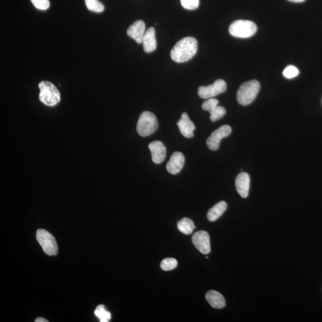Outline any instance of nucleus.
<instances>
[{
    "instance_id": "5",
    "label": "nucleus",
    "mask_w": 322,
    "mask_h": 322,
    "mask_svg": "<svg viewBox=\"0 0 322 322\" xmlns=\"http://www.w3.org/2000/svg\"><path fill=\"white\" fill-rule=\"evenodd\" d=\"M256 23L249 20H238L230 25L229 33L233 37L246 38L252 37L257 32Z\"/></svg>"
},
{
    "instance_id": "3",
    "label": "nucleus",
    "mask_w": 322,
    "mask_h": 322,
    "mask_svg": "<svg viewBox=\"0 0 322 322\" xmlns=\"http://www.w3.org/2000/svg\"><path fill=\"white\" fill-rule=\"evenodd\" d=\"M260 89V84L257 80L243 83L237 92V100L241 105L246 106L253 102Z\"/></svg>"
},
{
    "instance_id": "26",
    "label": "nucleus",
    "mask_w": 322,
    "mask_h": 322,
    "mask_svg": "<svg viewBox=\"0 0 322 322\" xmlns=\"http://www.w3.org/2000/svg\"><path fill=\"white\" fill-rule=\"evenodd\" d=\"M218 104H219V100L216 98H208V100L202 103V109L204 111H209V109H211L213 106L218 105Z\"/></svg>"
},
{
    "instance_id": "23",
    "label": "nucleus",
    "mask_w": 322,
    "mask_h": 322,
    "mask_svg": "<svg viewBox=\"0 0 322 322\" xmlns=\"http://www.w3.org/2000/svg\"><path fill=\"white\" fill-rule=\"evenodd\" d=\"M284 77L287 78L288 79H291L293 78H295L299 74V71L298 69L294 66L290 65L286 67L284 72H283Z\"/></svg>"
},
{
    "instance_id": "13",
    "label": "nucleus",
    "mask_w": 322,
    "mask_h": 322,
    "mask_svg": "<svg viewBox=\"0 0 322 322\" xmlns=\"http://www.w3.org/2000/svg\"><path fill=\"white\" fill-rule=\"evenodd\" d=\"M153 162L157 164L162 163L166 157V147L162 142L154 141L149 145Z\"/></svg>"
},
{
    "instance_id": "8",
    "label": "nucleus",
    "mask_w": 322,
    "mask_h": 322,
    "mask_svg": "<svg viewBox=\"0 0 322 322\" xmlns=\"http://www.w3.org/2000/svg\"><path fill=\"white\" fill-rule=\"evenodd\" d=\"M232 129L228 125H224L213 131L207 140V146L211 150H217L220 147V142L225 137L229 136Z\"/></svg>"
},
{
    "instance_id": "19",
    "label": "nucleus",
    "mask_w": 322,
    "mask_h": 322,
    "mask_svg": "<svg viewBox=\"0 0 322 322\" xmlns=\"http://www.w3.org/2000/svg\"><path fill=\"white\" fill-rule=\"evenodd\" d=\"M210 113V119L212 122L219 120L225 116L226 111L223 106H215L209 110Z\"/></svg>"
},
{
    "instance_id": "9",
    "label": "nucleus",
    "mask_w": 322,
    "mask_h": 322,
    "mask_svg": "<svg viewBox=\"0 0 322 322\" xmlns=\"http://www.w3.org/2000/svg\"><path fill=\"white\" fill-rule=\"evenodd\" d=\"M192 242L200 253L208 254L211 251L209 236L206 231L201 230L194 233L192 236Z\"/></svg>"
},
{
    "instance_id": "4",
    "label": "nucleus",
    "mask_w": 322,
    "mask_h": 322,
    "mask_svg": "<svg viewBox=\"0 0 322 322\" xmlns=\"http://www.w3.org/2000/svg\"><path fill=\"white\" fill-rule=\"evenodd\" d=\"M158 127V119L154 113L145 111L140 114L137 124V131L140 136H149L157 131Z\"/></svg>"
},
{
    "instance_id": "10",
    "label": "nucleus",
    "mask_w": 322,
    "mask_h": 322,
    "mask_svg": "<svg viewBox=\"0 0 322 322\" xmlns=\"http://www.w3.org/2000/svg\"><path fill=\"white\" fill-rule=\"evenodd\" d=\"M146 31L145 23L143 20H139L129 26L127 33L129 37L134 39L137 43L142 44Z\"/></svg>"
},
{
    "instance_id": "14",
    "label": "nucleus",
    "mask_w": 322,
    "mask_h": 322,
    "mask_svg": "<svg viewBox=\"0 0 322 322\" xmlns=\"http://www.w3.org/2000/svg\"><path fill=\"white\" fill-rule=\"evenodd\" d=\"M250 178L247 173H241L236 177L235 186L236 191L242 198H246L248 195Z\"/></svg>"
},
{
    "instance_id": "22",
    "label": "nucleus",
    "mask_w": 322,
    "mask_h": 322,
    "mask_svg": "<svg viewBox=\"0 0 322 322\" xmlns=\"http://www.w3.org/2000/svg\"><path fill=\"white\" fill-rule=\"evenodd\" d=\"M161 269L164 271H171L175 269L177 266V261L173 258H167L163 259L161 263Z\"/></svg>"
},
{
    "instance_id": "20",
    "label": "nucleus",
    "mask_w": 322,
    "mask_h": 322,
    "mask_svg": "<svg viewBox=\"0 0 322 322\" xmlns=\"http://www.w3.org/2000/svg\"><path fill=\"white\" fill-rule=\"evenodd\" d=\"M95 314L101 322H108L111 320V313L105 310V306H98L96 308Z\"/></svg>"
},
{
    "instance_id": "27",
    "label": "nucleus",
    "mask_w": 322,
    "mask_h": 322,
    "mask_svg": "<svg viewBox=\"0 0 322 322\" xmlns=\"http://www.w3.org/2000/svg\"><path fill=\"white\" fill-rule=\"evenodd\" d=\"M36 322H48L46 319L43 318H38L35 319Z\"/></svg>"
},
{
    "instance_id": "18",
    "label": "nucleus",
    "mask_w": 322,
    "mask_h": 322,
    "mask_svg": "<svg viewBox=\"0 0 322 322\" xmlns=\"http://www.w3.org/2000/svg\"><path fill=\"white\" fill-rule=\"evenodd\" d=\"M178 229L180 232L185 235H190L193 232L194 226V223L189 218H183L177 223Z\"/></svg>"
},
{
    "instance_id": "6",
    "label": "nucleus",
    "mask_w": 322,
    "mask_h": 322,
    "mask_svg": "<svg viewBox=\"0 0 322 322\" xmlns=\"http://www.w3.org/2000/svg\"><path fill=\"white\" fill-rule=\"evenodd\" d=\"M36 237L44 253L49 256L57 255L58 253V243L55 238L50 233L44 229H38Z\"/></svg>"
},
{
    "instance_id": "24",
    "label": "nucleus",
    "mask_w": 322,
    "mask_h": 322,
    "mask_svg": "<svg viewBox=\"0 0 322 322\" xmlns=\"http://www.w3.org/2000/svg\"><path fill=\"white\" fill-rule=\"evenodd\" d=\"M182 6L187 10H195L199 5V0H180Z\"/></svg>"
},
{
    "instance_id": "1",
    "label": "nucleus",
    "mask_w": 322,
    "mask_h": 322,
    "mask_svg": "<svg viewBox=\"0 0 322 322\" xmlns=\"http://www.w3.org/2000/svg\"><path fill=\"white\" fill-rule=\"evenodd\" d=\"M198 46L196 38L192 37L183 38L174 46L171 51V58L177 63L188 61L195 55Z\"/></svg>"
},
{
    "instance_id": "7",
    "label": "nucleus",
    "mask_w": 322,
    "mask_h": 322,
    "mask_svg": "<svg viewBox=\"0 0 322 322\" xmlns=\"http://www.w3.org/2000/svg\"><path fill=\"white\" fill-rule=\"evenodd\" d=\"M227 89L226 83L223 80H215L214 84L209 86H201L198 88L200 97L208 99L224 93Z\"/></svg>"
},
{
    "instance_id": "21",
    "label": "nucleus",
    "mask_w": 322,
    "mask_h": 322,
    "mask_svg": "<svg viewBox=\"0 0 322 322\" xmlns=\"http://www.w3.org/2000/svg\"><path fill=\"white\" fill-rule=\"evenodd\" d=\"M85 5L90 11L100 13L105 9L103 4L98 0H85Z\"/></svg>"
},
{
    "instance_id": "15",
    "label": "nucleus",
    "mask_w": 322,
    "mask_h": 322,
    "mask_svg": "<svg viewBox=\"0 0 322 322\" xmlns=\"http://www.w3.org/2000/svg\"><path fill=\"white\" fill-rule=\"evenodd\" d=\"M144 50L146 53H149L157 48V40L155 37V30L154 27L149 28L145 32L143 40Z\"/></svg>"
},
{
    "instance_id": "11",
    "label": "nucleus",
    "mask_w": 322,
    "mask_h": 322,
    "mask_svg": "<svg viewBox=\"0 0 322 322\" xmlns=\"http://www.w3.org/2000/svg\"><path fill=\"white\" fill-rule=\"evenodd\" d=\"M185 158L182 153L176 152L171 155L170 161L167 163V170L171 175H176L180 172L183 168Z\"/></svg>"
},
{
    "instance_id": "2",
    "label": "nucleus",
    "mask_w": 322,
    "mask_h": 322,
    "mask_svg": "<svg viewBox=\"0 0 322 322\" xmlns=\"http://www.w3.org/2000/svg\"><path fill=\"white\" fill-rule=\"evenodd\" d=\"M40 93L39 98L41 102L48 106H54L61 102V93L53 83L43 80L39 83Z\"/></svg>"
},
{
    "instance_id": "16",
    "label": "nucleus",
    "mask_w": 322,
    "mask_h": 322,
    "mask_svg": "<svg viewBox=\"0 0 322 322\" xmlns=\"http://www.w3.org/2000/svg\"><path fill=\"white\" fill-rule=\"evenodd\" d=\"M206 299L209 305L215 308L221 309L225 306V298L220 293L215 290H209L205 295Z\"/></svg>"
},
{
    "instance_id": "28",
    "label": "nucleus",
    "mask_w": 322,
    "mask_h": 322,
    "mask_svg": "<svg viewBox=\"0 0 322 322\" xmlns=\"http://www.w3.org/2000/svg\"><path fill=\"white\" fill-rule=\"evenodd\" d=\"M288 1L293 2H302L303 1H305V0H288Z\"/></svg>"
},
{
    "instance_id": "12",
    "label": "nucleus",
    "mask_w": 322,
    "mask_h": 322,
    "mask_svg": "<svg viewBox=\"0 0 322 322\" xmlns=\"http://www.w3.org/2000/svg\"><path fill=\"white\" fill-rule=\"evenodd\" d=\"M179 130L181 134L186 138H192L194 136L193 132L195 129L193 122L189 118L188 113H184L181 116V118L177 122Z\"/></svg>"
},
{
    "instance_id": "17",
    "label": "nucleus",
    "mask_w": 322,
    "mask_h": 322,
    "mask_svg": "<svg viewBox=\"0 0 322 322\" xmlns=\"http://www.w3.org/2000/svg\"><path fill=\"white\" fill-rule=\"evenodd\" d=\"M227 205L225 201H221L215 204L209 209L207 214V218L210 222H214L222 216L223 213L226 210Z\"/></svg>"
},
{
    "instance_id": "25",
    "label": "nucleus",
    "mask_w": 322,
    "mask_h": 322,
    "mask_svg": "<svg viewBox=\"0 0 322 322\" xmlns=\"http://www.w3.org/2000/svg\"><path fill=\"white\" fill-rule=\"evenodd\" d=\"M33 6L37 9L41 10H46L50 6L49 0H31Z\"/></svg>"
}]
</instances>
